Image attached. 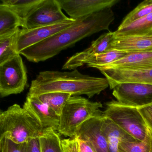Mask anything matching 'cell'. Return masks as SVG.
Wrapping results in <instances>:
<instances>
[{"instance_id": "cell-1", "label": "cell", "mask_w": 152, "mask_h": 152, "mask_svg": "<svg viewBox=\"0 0 152 152\" xmlns=\"http://www.w3.org/2000/svg\"><path fill=\"white\" fill-rule=\"evenodd\" d=\"M114 19L112 8L78 18L72 25L19 54L33 63L46 61L84 38L101 31H108Z\"/></svg>"}, {"instance_id": "cell-2", "label": "cell", "mask_w": 152, "mask_h": 152, "mask_svg": "<svg viewBox=\"0 0 152 152\" xmlns=\"http://www.w3.org/2000/svg\"><path fill=\"white\" fill-rule=\"evenodd\" d=\"M109 87L106 78L83 74L77 69L70 72L46 71L39 73L32 81L28 95L59 92L72 96L84 95L90 98L99 95Z\"/></svg>"}, {"instance_id": "cell-3", "label": "cell", "mask_w": 152, "mask_h": 152, "mask_svg": "<svg viewBox=\"0 0 152 152\" xmlns=\"http://www.w3.org/2000/svg\"><path fill=\"white\" fill-rule=\"evenodd\" d=\"M43 129L23 107L15 104L0 114L1 136H6L16 143H23L38 137Z\"/></svg>"}, {"instance_id": "cell-4", "label": "cell", "mask_w": 152, "mask_h": 152, "mask_svg": "<svg viewBox=\"0 0 152 152\" xmlns=\"http://www.w3.org/2000/svg\"><path fill=\"white\" fill-rule=\"evenodd\" d=\"M102 107L100 102H92L80 96H72L60 115L58 131L64 136L74 137L79 126L98 113Z\"/></svg>"}, {"instance_id": "cell-5", "label": "cell", "mask_w": 152, "mask_h": 152, "mask_svg": "<svg viewBox=\"0 0 152 152\" xmlns=\"http://www.w3.org/2000/svg\"><path fill=\"white\" fill-rule=\"evenodd\" d=\"M103 116L110 119L119 128L137 141L147 136L148 128L137 107L113 100L106 103Z\"/></svg>"}, {"instance_id": "cell-6", "label": "cell", "mask_w": 152, "mask_h": 152, "mask_svg": "<svg viewBox=\"0 0 152 152\" xmlns=\"http://www.w3.org/2000/svg\"><path fill=\"white\" fill-rule=\"evenodd\" d=\"M20 54L0 64V95L5 97L23 92L27 83L25 66Z\"/></svg>"}, {"instance_id": "cell-7", "label": "cell", "mask_w": 152, "mask_h": 152, "mask_svg": "<svg viewBox=\"0 0 152 152\" xmlns=\"http://www.w3.org/2000/svg\"><path fill=\"white\" fill-rule=\"evenodd\" d=\"M58 0H42L41 3L25 19L22 29H35L68 21L72 18L62 11Z\"/></svg>"}, {"instance_id": "cell-8", "label": "cell", "mask_w": 152, "mask_h": 152, "mask_svg": "<svg viewBox=\"0 0 152 152\" xmlns=\"http://www.w3.org/2000/svg\"><path fill=\"white\" fill-rule=\"evenodd\" d=\"M113 95L123 104L139 107L152 104V85L123 83L113 89Z\"/></svg>"}, {"instance_id": "cell-9", "label": "cell", "mask_w": 152, "mask_h": 152, "mask_svg": "<svg viewBox=\"0 0 152 152\" xmlns=\"http://www.w3.org/2000/svg\"><path fill=\"white\" fill-rule=\"evenodd\" d=\"M76 19L58 23L55 24L31 30L20 29L17 42L18 52L38 44L58 33L76 23Z\"/></svg>"}, {"instance_id": "cell-10", "label": "cell", "mask_w": 152, "mask_h": 152, "mask_svg": "<svg viewBox=\"0 0 152 152\" xmlns=\"http://www.w3.org/2000/svg\"><path fill=\"white\" fill-rule=\"evenodd\" d=\"M63 10L73 19L95 14L112 8L119 0H58Z\"/></svg>"}, {"instance_id": "cell-11", "label": "cell", "mask_w": 152, "mask_h": 152, "mask_svg": "<svg viewBox=\"0 0 152 152\" xmlns=\"http://www.w3.org/2000/svg\"><path fill=\"white\" fill-rule=\"evenodd\" d=\"M103 115L99 113L79 126L75 137L88 142L96 152H110L102 130Z\"/></svg>"}, {"instance_id": "cell-12", "label": "cell", "mask_w": 152, "mask_h": 152, "mask_svg": "<svg viewBox=\"0 0 152 152\" xmlns=\"http://www.w3.org/2000/svg\"><path fill=\"white\" fill-rule=\"evenodd\" d=\"M23 107L39 122L43 129H53L58 130L60 116L41 101L38 96L28 94Z\"/></svg>"}, {"instance_id": "cell-13", "label": "cell", "mask_w": 152, "mask_h": 152, "mask_svg": "<svg viewBox=\"0 0 152 152\" xmlns=\"http://www.w3.org/2000/svg\"><path fill=\"white\" fill-rule=\"evenodd\" d=\"M106 78L110 89L123 83H140L152 85V69L127 70L97 68Z\"/></svg>"}, {"instance_id": "cell-14", "label": "cell", "mask_w": 152, "mask_h": 152, "mask_svg": "<svg viewBox=\"0 0 152 152\" xmlns=\"http://www.w3.org/2000/svg\"><path fill=\"white\" fill-rule=\"evenodd\" d=\"M114 37V32L104 33L96 40L93 41L88 48L72 56L63 65V70H75L85 64L91 57L108 51L111 42Z\"/></svg>"}, {"instance_id": "cell-15", "label": "cell", "mask_w": 152, "mask_h": 152, "mask_svg": "<svg viewBox=\"0 0 152 152\" xmlns=\"http://www.w3.org/2000/svg\"><path fill=\"white\" fill-rule=\"evenodd\" d=\"M93 68L127 70L152 69V50L139 52H130L123 58L109 64L94 66Z\"/></svg>"}, {"instance_id": "cell-16", "label": "cell", "mask_w": 152, "mask_h": 152, "mask_svg": "<svg viewBox=\"0 0 152 152\" xmlns=\"http://www.w3.org/2000/svg\"><path fill=\"white\" fill-rule=\"evenodd\" d=\"M116 50L135 52L152 50V33L145 35L114 36L109 50Z\"/></svg>"}, {"instance_id": "cell-17", "label": "cell", "mask_w": 152, "mask_h": 152, "mask_svg": "<svg viewBox=\"0 0 152 152\" xmlns=\"http://www.w3.org/2000/svg\"><path fill=\"white\" fill-rule=\"evenodd\" d=\"M102 130L107 141L110 152H120L119 145L121 141L136 140L110 119L104 116Z\"/></svg>"}, {"instance_id": "cell-18", "label": "cell", "mask_w": 152, "mask_h": 152, "mask_svg": "<svg viewBox=\"0 0 152 152\" xmlns=\"http://www.w3.org/2000/svg\"><path fill=\"white\" fill-rule=\"evenodd\" d=\"M23 19L4 5L0 4V37L9 35L22 27Z\"/></svg>"}, {"instance_id": "cell-19", "label": "cell", "mask_w": 152, "mask_h": 152, "mask_svg": "<svg viewBox=\"0 0 152 152\" xmlns=\"http://www.w3.org/2000/svg\"><path fill=\"white\" fill-rule=\"evenodd\" d=\"M152 33V13L114 32V36L145 35Z\"/></svg>"}, {"instance_id": "cell-20", "label": "cell", "mask_w": 152, "mask_h": 152, "mask_svg": "<svg viewBox=\"0 0 152 152\" xmlns=\"http://www.w3.org/2000/svg\"><path fill=\"white\" fill-rule=\"evenodd\" d=\"M42 0H1V5L10 9L22 19H25Z\"/></svg>"}, {"instance_id": "cell-21", "label": "cell", "mask_w": 152, "mask_h": 152, "mask_svg": "<svg viewBox=\"0 0 152 152\" xmlns=\"http://www.w3.org/2000/svg\"><path fill=\"white\" fill-rule=\"evenodd\" d=\"M20 29L15 32L0 37V64L19 54L17 46Z\"/></svg>"}, {"instance_id": "cell-22", "label": "cell", "mask_w": 152, "mask_h": 152, "mask_svg": "<svg viewBox=\"0 0 152 152\" xmlns=\"http://www.w3.org/2000/svg\"><path fill=\"white\" fill-rule=\"evenodd\" d=\"M56 131L53 129L43 130L39 137L41 152H64L62 140Z\"/></svg>"}, {"instance_id": "cell-23", "label": "cell", "mask_w": 152, "mask_h": 152, "mask_svg": "<svg viewBox=\"0 0 152 152\" xmlns=\"http://www.w3.org/2000/svg\"><path fill=\"white\" fill-rule=\"evenodd\" d=\"M37 96L41 101L60 116L67 101L72 96L68 93L54 92Z\"/></svg>"}, {"instance_id": "cell-24", "label": "cell", "mask_w": 152, "mask_h": 152, "mask_svg": "<svg viewBox=\"0 0 152 152\" xmlns=\"http://www.w3.org/2000/svg\"><path fill=\"white\" fill-rule=\"evenodd\" d=\"M129 53L121 50H111L91 57L86 61L85 64L89 67L93 68L94 66L106 65L123 58Z\"/></svg>"}, {"instance_id": "cell-25", "label": "cell", "mask_w": 152, "mask_h": 152, "mask_svg": "<svg viewBox=\"0 0 152 152\" xmlns=\"http://www.w3.org/2000/svg\"><path fill=\"white\" fill-rule=\"evenodd\" d=\"M151 13H152V0L144 1L125 16L118 28H123Z\"/></svg>"}, {"instance_id": "cell-26", "label": "cell", "mask_w": 152, "mask_h": 152, "mask_svg": "<svg viewBox=\"0 0 152 152\" xmlns=\"http://www.w3.org/2000/svg\"><path fill=\"white\" fill-rule=\"evenodd\" d=\"M150 140L148 130L146 138L143 141H123L119 144L120 152H149Z\"/></svg>"}, {"instance_id": "cell-27", "label": "cell", "mask_w": 152, "mask_h": 152, "mask_svg": "<svg viewBox=\"0 0 152 152\" xmlns=\"http://www.w3.org/2000/svg\"><path fill=\"white\" fill-rule=\"evenodd\" d=\"M26 143V142H25ZM25 143H16L6 136L0 137L1 152H24Z\"/></svg>"}, {"instance_id": "cell-28", "label": "cell", "mask_w": 152, "mask_h": 152, "mask_svg": "<svg viewBox=\"0 0 152 152\" xmlns=\"http://www.w3.org/2000/svg\"><path fill=\"white\" fill-rule=\"evenodd\" d=\"M137 108L148 128L152 132V104Z\"/></svg>"}, {"instance_id": "cell-29", "label": "cell", "mask_w": 152, "mask_h": 152, "mask_svg": "<svg viewBox=\"0 0 152 152\" xmlns=\"http://www.w3.org/2000/svg\"><path fill=\"white\" fill-rule=\"evenodd\" d=\"M62 146L64 152H80L76 137L62 140Z\"/></svg>"}, {"instance_id": "cell-30", "label": "cell", "mask_w": 152, "mask_h": 152, "mask_svg": "<svg viewBox=\"0 0 152 152\" xmlns=\"http://www.w3.org/2000/svg\"><path fill=\"white\" fill-rule=\"evenodd\" d=\"M24 152H41L39 138H34L25 143Z\"/></svg>"}, {"instance_id": "cell-31", "label": "cell", "mask_w": 152, "mask_h": 152, "mask_svg": "<svg viewBox=\"0 0 152 152\" xmlns=\"http://www.w3.org/2000/svg\"><path fill=\"white\" fill-rule=\"evenodd\" d=\"M79 144L80 152H96L91 145L85 140L76 137Z\"/></svg>"}, {"instance_id": "cell-32", "label": "cell", "mask_w": 152, "mask_h": 152, "mask_svg": "<svg viewBox=\"0 0 152 152\" xmlns=\"http://www.w3.org/2000/svg\"><path fill=\"white\" fill-rule=\"evenodd\" d=\"M148 135L150 140V147H149V152H152V132L148 129Z\"/></svg>"}]
</instances>
